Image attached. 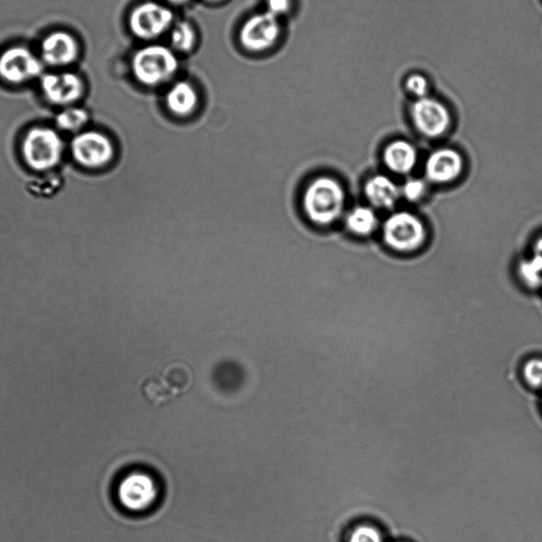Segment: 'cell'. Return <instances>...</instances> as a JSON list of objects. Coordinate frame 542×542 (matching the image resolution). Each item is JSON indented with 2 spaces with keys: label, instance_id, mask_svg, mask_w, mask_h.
Returning <instances> with one entry per match:
<instances>
[{
  "label": "cell",
  "instance_id": "cell-1",
  "mask_svg": "<svg viewBox=\"0 0 542 542\" xmlns=\"http://www.w3.org/2000/svg\"><path fill=\"white\" fill-rule=\"evenodd\" d=\"M346 191L339 180L328 175H319L306 183L301 192V210L310 224L329 227L345 212Z\"/></svg>",
  "mask_w": 542,
  "mask_h": 542
},
{
  "label": "cell",
  "instance_id": "cell-2",
  "mask_svg": "<svg viewBox=\"0 0 542 542\" xmlns=\"http://www.w3.org/2000/svg\"><path fill=\"white\" fill-rule=\"evenodd\" d=\"M133 74L138 82L156 87L170 81L178 70V61L168 47L150 45L140 49L132 62Z\"/></svg>",
  "mask_w": 542,
  "mask_h": 542
},
{
  "label": "cell",
  "instance_id": "cell-3",
  "mask_svg": "<svg viewBox=\"0 0 542 542\" xmlns=\"http://www.w3.org/2000/svg\"><path fill=\"white\" fill-rule=\"evenodd\" d=\"M63 153L62 138L49 128L31 129L22 142V154L26 165L36 172L56 168L62 160Z\"/></svg>",
  "mask_w": 542,
  "mask_h": 542
},
{
  "label": "cell",
  "instance_id": "cell-4",
  "mask_svg": "<svg viewBox=\"0 0 542 542\" xmlns=\"http://www.w3.org/2000/svg\"><path fill=\"white\" fill-rule=\"evenodd\" d=\"M385 244L399 252L421 249L427 241V229L423 221L408 211L395 212L383 225Z\"/></svg>",
  "mask_w": 542,
  "mask_h": 542
},
{
  "label": "cell",
  "instance_id": "cell-5",
  "mask_svg": "<svg viewBox=\"0 0 542 542\" xmlns=\"http://www.w3.org/2000/svg\"><path fill=\"white\" fill-rule=\"evenodd\" d=\"M70 151L77 164L88 170L106 168L116 157L112 139L97 131H87L76 136L71 141Z\"/></svg>",
  "mask_w": 542,
  "mask_h": 542
},
{
  "label": "cell",
  "instance_id": "cell-6",
  "mask_svg": "<svg viewBox=\"0 0 542 542\" xmlns=\"http://www.w3.org/2000/svg\"><path fill=\"white\" fill-rule=\"evenodd\" d=\"M159 494L155 479L144 472H132L118 483L116 497L125 511L142 513L150 510Z\"/></svg>",
  "mask_w": 542,
  "mask_h": 542
},
{
  "label": "cell",
  "instance_id": "cell-7",
  "mask_svg": "<svg viewBox=\"0 0 542 542\" xmlns=\"http://www.w3.org/2000/svg\"><path fill=\"white\" fill-rule=\"evenodd\" d=\"M279 17L268 11L252 15L240 31L242 46L251 52H262L273 47L280 38Z\"/></svg>",
  "mask_w": 542,
  "mask_h": 542
},
{
  "label": "cell",
  "instance_id": "cell-8",
  "mask_svg": "<svg viewBox=\"0 0 542 542\" xmlns=\"http://www.w3.org/2000/svg\"><path fill=\"white\" fill-rule=\"evenodd\" d=\"M174 14L166 6L148 2L136 7L130 16V28L137 38L150 41L159 38L172 25Z\"/></svg>",
  "mask_w": 542,
  "mask_h": 542
},
{
  "label": "cell",
  "instance_id": "cell-9",
  "mask_svg": "<svg viewBox=\"0 0 542 542\" xmlns=\"http://www.w3.org/2000/svg\"><path fill=\"white\" fill-rule=\"evenodd\" d=\"M411 118L415 129L430 139L443 137L451 126L447 107L432 98L424 97L415 102L411 107Z\"/></svg>",
  "mask_w": 542,
  "mask_h": 542
},
{
  "label": "cell",
  "instance_id": "cell-10",
  "mask_svg": "<svg viewBox=\"0 0 542 542\" xmlns=\"http://www.w3.org/2000/svg\"><path fill=\"white\" fill-rule=\"evenodd\" d=\"M42 62L23 47L8 49L0 57V77L7 82L20 84L41 75Z\"/></svg>",
  "mask_w": 542,
  "mask_h": 542
},
{
  "label": "cell",
  "instance_id": "cell-11",
  "mask_svg": "<svg viewBox=\"0 0 542 542\" xmlns=\"http://www.w3.org/2000/svg\"><path fill=\"white\" fill-rule=\"evenodd\" d=\"M463 168L461 154L454 149L444 148L429 155L425 164V175L430 183L450 184L461 176Z\"/></svg>",
  "mask_w": 542,
  "mask_h": 542
},
{
  "label": "cell",
  "instance_id": "cell-12",
  "mask_svg": "<svg viewBox=\"0 0 542 542\" xmlns=\"http://www.w3.org/2000/svg\"><path fill=\"white\" fill-rule=\"evenodd\" d=\"M45 97L53 104L69 105L78 101L84 92L81 79L69 72L46 75L42 80Z\"/></svg>",
  "mask_w": 542,
  "mask_h": 542
},
{
  "label": "cell",
  "instance_id": "cell-13",
  "mask_svg": "<svg viewBox=\"0 0 542 542\" xmlns=\"http://www.w3.org/2000/svg\"><path fill=\"white\" fill-rule=\"evenodd\" d=\"M44 61L52 66H66L75 62L79 46L75 38L65 32H54L47 36L42 45Z\"/></svg>",
  "mask_w": 542,
  "mask_h": 542
},
{
  "label": "cell",
  "instance_id": "cell-14",
  "mask_svg": "<svg viewBox=\"0 0 542 542\" xmlns=\"http://www.w3.org/2000/svg\"><path fill=\"white\" fill-rule=\"evenodd\" d=\"M365 194L374 208L384 210L393 209L402 196L401 188L390 177L382 174L374 175L367 180Z\"/></svg>",
  "mask_w": 542,
  "mask_h": 542
},
{
  "label": "cell",
  "instance_id": "cell-15",
  "mask_svg": "<svg viewBox=\"0 0 542 542\" xmlns=\"http://www.w3.org/2000/svg\"><path fill=\"white\" fill-rule=\"evenodd\" d=\"M418 151L406 140H395L384 151L385 166L393 173L409 174L418 164Z\"/></svg>",
  "mask_w": 542,
  "mask_h": 542
},
{
  "label": "cell",
  "instance_id": "cell-16",
  "mask_svg": "<svg viewBox=\"0 0 542 542\" xmlns=\"http://www.w3.org/2000/svg\"><path fill=\"white\" fill-rule=\"evenodd\" d=\"M166 105L172 115L178 118L190 117L198 106L196 89L188 82L176 83L167 94Z\"/></svg>",
  "mask_w": 542,
  "mask_h": 542
},
{
  "label": "cell",
  "instance_id": "cell-17",
  "mask_svg": "<svg viewBox=\"0 0 542 542\" xmlns=\"http://www.w3.org/2000/svg\"><path fill=\"white\" fill-rule=\"evenodd\" d=\"M158 382L171 397L178 396L188 390L192 382L190 369L182 364H171L162 370L161 375L156 376Z\"/></svg>",
  "mask_w": 542,
  "mask_h": 542
},
{
  "label": "cell",
  "instance_id": "cell-18",
  "mask_svg": "<svg viewBox=\"0 0 542 542\" xmlns=\"http://www.w3.org/2000/svg\"><path fill=\"white\" fill-rule=\"evenodd\" d=\"M346 227L357 237H368L378 226L374 210L366 206L353 208L346 216Z\"/></svg>",
  "mask_w": 542,
  "mask_h": 542
},
{
  "label": "cell",
  "instance_id": "cell-19",
  "mask_svg": "<svg viewBox=\"0 0 542 542\" xmlns=\"http://www.w3.org/2000/svg\"><path fill=\"white\" fill-rule=\"evenodd\" d=\"M88 120V113L83 108L69 107L57 116L56 123L60 130L75 133L83 129Z\"/></svg>",
  "mask_w": 542,
  "mask_h": 542
},
{
  "label": "cell",
  "instance_id": "cell-20",
  "mask_svg": "<svg viewBox=\"0 0 542 542\" xmlns=\"http://www.w3.org/2000/svg\"><path fill=\"white\" fill-rule=\"evenodd\" d=\"M346 542H386L385 534L373 522H359L348 533Z\"/></svg>",
  "mask_w": 542,
  "mask_h": 542
},
{
  "label": "cell",
  "instance_id": "cell-21",
  "mask_svg": "<svg viewBox=\"0 0 542 542\" xmlns=\"http://www.w3.org/2000/svg\"><path fill=\"white\" fill-rule=\"evenodd\" d=\"M518 274L523 283L530 288L542 285V258L533 255L532 258L522 261L518 267Z\"/></svg>",
  "mask_w": 542,
  "mask_h": 542
},
{
  "label": "cell",
  "instance_id": "cell-22",
  "mask_svg": "<svg viewBox=\"0 0 542 542\" xmlns=\"http://www.w3.org/2000/svg\"><path fill=\"white\" fill-rule=\"evenodd\" d=\"M196 33L188 23L177 24L171 35L172 46L180 52L191 51L196 44Z\"/></svg>",
  "mask_w": 542,
  "mask_h": 542
},
{
  "label": "cell",
  "instance_id": "cell-23",
  "mask_svg": "<svg viewBox=\"0 0 542 542\" xmlns=\"http://www.w3.org/2000/svg\"><path fill=\"white\" fill-rule=\"evenodd\" d=\"M521 376L533 389H542V358H531L523 364Z\"/></svg>",
  "mask_w": 542,
  "mask_h": 542
},
{
  "label": "cell",
  "instance_id": "cell-24",
  "mask_svg": "<svg viewBox=\"0 0 542 542\" xmlns=\"http://www.w3.org/2000/svg\"><path fill=\"white\" fill-rule=\"evenodd\" d=\"M427 193V185L423 179L410 178L401 188V194L408 202H419Z\"/></svg>",
  "mask_w": 542,
  "mask_h": 542
},
{
  "label": "cell",
  "instance_id": "cell-25",
  "mask_svg": "<svg viewBox=\"0 0 542 542\" xmlns=\"http://www.w3.org/2000/svg\"><path fill=\"white\" fill-rule=\"evenodd\" d=\"M408 92L415 97L424 98L428 93V81L421 75H412L406 82Z\"/></svg>",
  "mask_w": 542,
  "mask_h": 542
},
{
  "label": "cell",
  "instance_id": "cell-26",
  "mask_svg": "<svg viewBox=\"0 0 542 542\" xmlns=\"http://www.w3.org/2000/svg\"><path fill=\"white\" fill-rule=\"evenodd\" d=\"M291 0H266L267 11L280 17L291 9Z\"/></svg>",
  "mask_w": 542,
  "mask_h": 542
},
{
  "label": "cell",
  "instance_id": "cell-27",
  "mask_svg": "<svg viewBox=\"0 0 542 542\" xmlns=\"http://www.w3.org/2000/svg\"><path fill=\"white\" fill-rule=\"evenodd\" d=\"M534 255L542 258V237L539 238L534 245Z\"/></svg>",
  "mask_w": 542,
  "mask_h": 542
},
{
  "label": "cell",
  "instance_id": "cell-28",
  "mask_svg": "<svg viewBox=\"0 0 542 542\" xmlns=\"http://www.w3.org/2000/svg\"><path fill=\"white\" fill-rule=\"evenodd\" d=\"M168 2L175 5H180L189 2V0H168Z\"/></svg>",
  "mask_w": 542,
  "mask_h": 542
},
{
  "label": "cell",
  "instance_id": "cell-29",
  "mask_svg": "<svg viewBox=\"0 0 542 542\" xmlns=\"http://www.w3.org/2000/svg\"><path fill=\"white\" fill-rule=\"evenodd\" d=\"M210 3H221L223 0H208Z\"/></svg>",
  "mask_w": 542,
  "mask_h": 542
},
{
  "label": "cell",
  "instance_id": "cell-30",
  "mask_svg": "<svg viewBox=\"0 0 542 542\" xmlns=\"http://www.w3.org/2000/svg\"><path fill=\"white\" fill-rule=\"evenodd\" d=\"M475 453H476V451H475ZM476 455H477V453H476ZM477 458H478V456H477ZM478 461H479V459H478ZM479 463H480V461H479ZM480 466H481V464H480ZM481 469H482V473L484 474L482 467H481Z\"/></svg>",
  "mask_w": 542,
  "mask_h": 542
},
{
  "label": "cell",
  "instance_id": "cell-31",
  "mask_svg": "<svg viewBox=\"0 0 542 542\" xmlns=\"http://www.w3.org/2000/svg\"><path fill=\"white\" fill-rule=\"evenodd\" d=\"M397 542H406V541H397Z\"/></svg>",
  "mask_w": 542,
  "mask_h": 542
}]
</instances>
